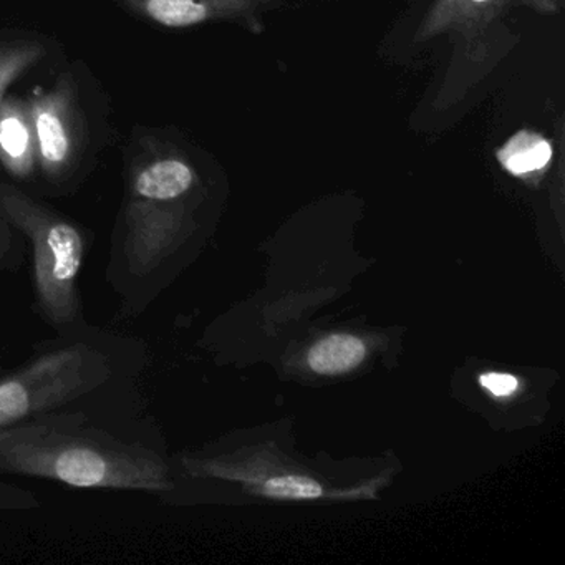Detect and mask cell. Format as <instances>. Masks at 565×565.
Here are the masks:
<instances>
[{
    "mask_svg": "<svg viewBox=\"0 0 565 565\" xmlns=\"http://www.w3.org/2000/svg\"><path fill=\"white\" fill-rule=\"evenodd\" d=\"M154 24L170 29L193 28L217 18L244 12L256 0H121Z\"/></svg>",
    "mask_w": 565,
    "mask_h": 565,
    "instance_id": "obj_5",
    "label": "cell"
},
{
    "mask_svg": "<svg viewBox=\"0 0 565 565\" xmlns=\"http://www.w3.org/2000/svg\"><path fill=\"white\" fill-rule=\"evenodd\" d=\"M0 471L74 488L154 492L171 486L168 466L153 449L39 416L0 428Z\"/></svg>",
    "mask_w": 565,
    "mask_h": 565,
    "instance_id": "obj_1",
    "label": "cell"
},
{
    "mask_svg": "<svg viewBox=\"0 0 565 565\" xmlns=\"http://www.w3.org/2000/svg\"><path fill=\"white\" fill-rule=\"evenodd\" d=\"M0 217L32 243L35 292L44 316L58 327L74 322L78 312V274L85 257L81 231L4 183H0Z\"/></svg>",
    "mask_w": 565,
    "mask_h": 565,
    "instance_id": "obj_2",
    "label": "cell"
},
{
    "mask_svg": "<svg viewBox=\"0 0 565 565\" xmlns=\"http://www.w3.org/2000/svg\"><path fill=\"white\" fill-rule=\"evenodd\" d=\"M264 492L279 499H316L322 495V486L306 476H277L264 484Z\"/></svg>",
    "mask_w": 565,
    "mask_h": 565,
    "instance_id": "obj_11",
    "label": "cell"
},
{
    "mask_svg": "<svg viewBox=\"0 0 565 565\" xmlns=\"http://www.w3.org/2000/svg\"><path fill=\"white\" fill-rule=\"evenodd\" d=\"M502 0H438L422 25V38H431L456 25H468L484 18Z\"/></svg>",
    "mask_w": 565,
    "mask_h": 565,
    "instance_id": "obj_9",
    "label": "cell"
},
{
    "mask_svg": "<svg viewBox=\"0 0 565 565\" xmlns=\"http://www.w3.org/2000/svg\"><path fill=\"white\" fill-rule=\"evenodd\" d=\"M0 157L14 177H28L32 171V134L18 102L4 104L0 111Z\"/></svg>",
    "mask_w": 565,
    "mask_h": 565,
    "instance_id": "obj_6",
    "label": "cell"
},
{
    "mask_svg": "<svg viewBox=\"0 0 565 565\" xmlns=\"http://www.w3.org/2000/svg\"><path fill=\"white\" fill-rule=\"evenodd\" d=\"M365 355V343L359 337L339 333L327 337L310 350L309 365L320 375H337L355 369Z\"/></svg>",
    "mask_w": 565,
    "mask_h": 565,
    "instance_id": "obj_7",
    "label": "cell"
},
{
    "mask_svg": "<svg viewBox=\"0 0 565 565\" xmlns=\"http://www.w3.org/2000/svg\"><path fill=\"white\" fill-rule=\"evenodd\" d=\"M499 161L515 177L537 173L552 160V147L544 137L531 131H521L498 151Z\"/></svg>",
    "mask_w": 565,
    "mask_h": 565,
    "instance_id": "obj_8",
    "label": "cell"
},
{
    "mask_svg": "<svg viewBox=\"0 0 565 565\" xmlns=\"http://www.w3.org/2000/svg\"><path fill=\"white\" fill-rule=\"evenodd\" d=\"M107 356L85 343L39 356L0 382V428L61 408L107 382Z\"/></svg>",
    "mask_w": 565,
    "mask_h": 565,
    "instance_id": "obj_3",
    "label": "cell"
},
{
    "mask_svg": "<svg viewBox=\"0 0 565 565\" xmlns=\"http://www.w3.org/2000/svg\"><path fill=\"white\" fill-rule=\"evenodd\" d=\"M481 385L495 396L511 395L518 388V379L504 373H488L481 376Z\"/></svg>",
    "mask_w": 565,
    "mask_h": 565,
    "instance_id": "obj_12",
    "label": "cell"
},
{
    "mask_svg": "<svg viewBox=\"0 0 565 565\" xmlns=\"http://www.w3.org/2000/svg\"><path fill=\"white\" fill-rule=\"evenodd\" d=\"M4 239H2V234H0V259L4 256Z\"/></svg>",
    "mask_w": 565,
    "mask_h": 565,
    "instance_id": "obj_13",
    "label": "cell"
},
{
    "mask_svg": "<svg viewBox=\"0 0 565 565\" xmlns=\"http://www.w3.org/2000/svg\"><path fill=\"white\" fill-rule=\"evenodd\" d=\"M42 47L34 42H19V44L0 47V104L6 88L32 64L41 57Z\"/></svg>",
    "mask_w": 565,
    "mask_h": 565,
    "instance_id": "obj_10",
    "label": "cell"
},
{
    "mask_svg": "<svg viewBox=\"0 0 565 565\" xmlns=\"http://www.w3.org/2000/svg\"><path fill=\"white\" fill-rule=\"evenodd\" d=\"M39 151L47 173L57 174L72 160L75 148V124L71 90L64 85L49 95H39L32 105Z\"/></svg>",
    "mask_w": 565,
    "mask_h": 565,
    "instance_id": "obj_4",
    "label": "cell"
}]
</instances>
